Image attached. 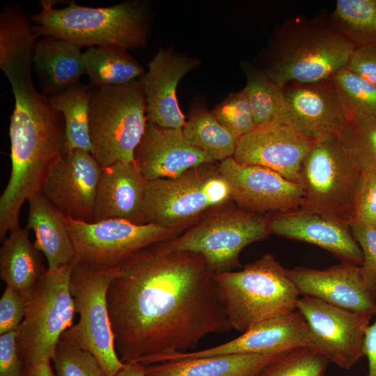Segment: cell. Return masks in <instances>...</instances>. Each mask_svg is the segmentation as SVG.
<instances>
[{
    "label": "cell",
    "mask_w": 376,
    "mask_h": 376,
    "mask_svg": "<svg viewBox=\"0 0 376 376\" xmlns=\"http://www.w3.org/2000/svg\"><path fill=\"white\" fill-rule=\"evenodd\" d=\"M107 291L116 352L124 363L187 352L232 329L214 272L200 254L158 243L119 265Z\"/></svg>",
    "instance_id": "1"
},
{
    "label": "cell",
    "mask_w": 376,
    "mask_h": 376,
    "mask_svg": "<svg viewBox=\"0 0 376 376\" xmlns=\"http://www.w3.org/2000/svg\"><path fill=\"white\" fill-rule=\"evenodd\" d=\"M15 107L10 117L11 173L0 197V239L19 226L23 203L40 191L51 166L63 153L65 121L33 80L11 86Z\"/></svg>",
    "instance_id": "2"
},
{
    "label": "cell",
    "mask_w": 376,
    "mask_h": 376,
    "mask_svg": "<svg viewBox=\"0 0 376 376\" xmlns=\"http://www.w3.org/2000/svg\"><path fill=\"white\" fill-rule=\"evenodd\" d=\"M354 50L329 17H294L279 29L264 72L282 88L318 82L346 68Z\"/></svg>",
    "instance_id": "3"
},
{
    "label": "cell",
    "mask_w": 376,
    "mask_h": 376,
    "mask_svg": "<svg viewBox=\"0 0 376 376\" xmlns=\"http://www.w3.org/2000/svg\"><path fill=\"white\" fill-rule=\"evenodd\" d=\"M40 1L41 10L29 19L37 36H50L77 46H112L125 49L143 46L148 36L147 13L142 3L126 1L108 7H88L70 1Z\"/></svg>",
    "instance_id": "4"
},
{
    "label": "cell",
    "mask_w": 376,
    "mask_h": 376,
    "mask_svg": "<svg viewBox=\"0 0 376 376\" xmlns=\"http://www.w3.org/2000/svg\"><path fill=\"white\" fill-rule=\"evenodd\" d=\"M214 277L230 324L238 331L297 310L300 295L286 269L271 253L240 271L214 273Z\"/></svg>",
    "instance_id": "5"
},
{
    "label": "cell",
    "mask_w": 376,
    "mask_h": 376,
    "mask_svg": "<svg viewBox=\"0 0 376 376\" xmlns=\"http://www.w3.org/2000/svg\"><path fill=\"white\" fill-rule=\"evenodd\" d=\"M230 201L219 164H203L175 178L148 180L145 222L183 231Z\"/></svg>",
    "instance_id": "6"
},
{
    "label": "cell",
    "mask_w": 376,
    "mask_h": 376,
    "mask_svg": "<svg viewBox=\"0 0 376 376\" xmlns=\"http://www.w3.org/2000/svg\"><path fill=\"white\" fill-rule=\"evenodd\" d=\"M147 123L146 100L139 79L95 88L89 111L91 155L102 167L134 161Z\"/></svg>",
    "instance_id": "7"
},
{
    "label": "cell",
    "mask_w": 376,
    "mask_h": 376,
    "mask_svg": "<svg viewBox=\"0 0 376 376\" xmlns=\"http://www.w3.org/2000/svg\"><path fill=\"white\" fill-rule=\"evenodd\" d=\"M75 260L56 270L47 269L24 297L25 314L17 329L24 367L51 362L60 338L73 325L76 311L70 281Z\"/></svg>",
    "instance_id": "8"
},
{
    "label": "cell",
    "mask_w": 376,
    "mask_h": 376,
    "mask_svg": "<svg viewBox=\"0 0 376 376\" xmlns=\"http://www.w3.org/2000/svg\"><path fill=\"white\" fill-rule=\"evenodd\" d=\"M118 272V265L102 267L76 258L70 281L79 320L65 334L97 359L107 376H113L125 366L116 350L107 299Z\"/></svg>",
    "instance_id": "9"
},
{
    "label": "cell",
    "mask_w": 376,
    "mask_h": 376,
    "mask_svg": "<svg viewBox=\"0 0 376 376\" xmlns=\"http://www.w3.org/2000/svg\"><path fill=\"white\" fill-rule=\"evenodd\" d=\"M267 221V217L259 213L225 205L187 232L159 244L167 251L201 255L214 273L230 272L240 266V253L244 247L269 234Z\"/></svg>",
    "instance_id": "10"
},
{
    "label": "cell",
    "mask_w": 376,
    "mask_h": 376,
    "mask_svg": "<svg viewBox=\"0 0 376 376\" xmlns=\"http://www.w3.org/2000/svg\"><path fill=\"white\" fill-rule=\"evenodd\" d=\"M361 171L338 137L314 142L301 166L304 199L301 208L350 224Z\"/></svg>",
    "instance_id": "11"
},
{
    "label": "cell",
    "mask_w": 376,
    "mask_h": 376,
    "mask_svg": "<svg viewBox=\"0 0 376 376\" xmlns=\"http://www.w3.org/2000/svg\"><path fill=\"white\" fill-rule=\"evenodd\" d=\"M66 223L77 260L102 267L118 266L133 253L182 233L161 225L119 219L86 222L66 218Z\"/></svg>",
    "instance_id": "12"
},
{
    "label": "cell",
    "mask_w": 376,
    "mask_h": 376,
    "mask_svg": "<svg viewBox=\"0 0 376 376\" xmlns=\"http://www.w3.org/2000/svg\"><path fill=\"white\" fill-rule=\"evenodd\" d=\"M297 310L308 325L316 350L329 363L349 370L364 356V336L374 315L307 296L299 297Z\"/></svg>",
    "instance_id": "13"
},
{
    "label": "cell",
    "mask_w": 376,
    "mask_h": 376,
    "mask_svg": "<svg viewBox=\"0 0 376 376\" xmlns=\"http://www.w3.org/2000/svg\"><path fill=\"white\" fill-rule=\"evenodd\" d=\"M102 166L91 152H63L49 169L40 192L65 218L92 222Z\"/></svg>",
    "instance_id": "14"
},
{
    "label": "cell",
    "mask_w": 376,
    "mask_h": 376,
    "mask_svg": "<svg viewBox=\"0 0 376 376\" xmlns=\"http://www.w3.org/2000/svg\"><path fill=\"white\" fill-rule=\"evenodd\" d=\"M298 347L316 349L308 325L297 311L260 321L240 336L199 351L175 352L158 357L157 362L173 361L237 354H275Z\"/></svg>",
    "instance_id": "15"
},
{
    "label": "cell",
    "mask_w": 376,
    "mask_h": 376,
    "mask_svg": "<svg viewBox=\"0 0 376 376\" xmlns=\"http://www.w3.org/2000/svg\"><path fill=\"white\" fill-rule=\"evenodd\" d=\"M284 106L276 123L287 124L313 142L338 137L347 121L330 79L283 88Z\"/></svg>",
    "instance_id": "16"
},
{
    "label": "cell",
    "mask_w": 376,
    "mask_h": 376,
    "mask_svg": "<svg viewBox=\"0 0 376 376\" xmlns=\"http://www.w3.org/2000/svg\"><path fill=\"white\" fill-rule=\"evenodd\" d=\"M219 170L229 185L232 201L240 208L256 213H279L302 205V186L269 169L240 164L230 157L219 163Z\"/></svg>",
    "instance_id": "17"
},
{
    "label": "cell",
    "mask_w": 376,
    "mask_h": 376,
    "mask_svg": "<svg viewBox=\"0 0 376 376\" xmlns=\"http://www.w3.org/2000/svg\"><path fill=\"white\" fill-rule=\"evenodd\" d=\"M313 143L291 126L273 123L240 137L233 158L240 164L266 167L300 184L302 163Z\"/></svg>",
    "instance_id": "18"
},
{
    "label": "cell",
    "mask_w": 376,
    "mask_h": 376,
    "mask_svg": "<svg viewBox=\"0 0 376 376\" xmlns=\"http://www.w3.org/2000/svg\"><path fill=\"white\" fill-rule=\"evenodd\" d=\"M269 234L325 249L342 262L361 265L363 254L349 224L317 212L298 208L267 218Z\"/></svg>",
    "instance_id": "19"
},
{
    "label": "cell",
    "mask_w": 376,
    "mask_h": 376,
    "mask_svg": "<svg viewBox=\"0 0 376 376\" xmlns=\"http://www.w3.org/2000/svg\"><path fill=\"white\" fill-rule=\"evenodd\" d=\"M300 295L347 310L375 315L376 298L366 287L360 266L342 262L325 269H286Z\"/></svg>",
    "instance_id": "20"
},
{
    "label": "cell",
    "mask_w": 376,
    "mask_h": 376,
    "mask_svg": "<svg viewBox=\"0 0 376 376\" xmlns=\"http://www.w3.org/2000/svg\"><path fill=\"white\" fill-rule=\"evenodd\" d=\"M134 158L148 181L175 178L191 168L215 162L187 141L182 129L163 127L150 122Z\"/></svg>",
    "instance_id": "21"
},
{
    "label": "cell",
    "mask_w": 376,
    "mask_h": 376,
    "mask_svg": "<svg viewBox=\"0 0 376 376\" xmlns=\"http://www.w3.org/2000/svg\"><path fill=\"white\" fill-rule=\"evenodd\" d=\"M198 65V61L167 49H160L139 79L146 100L148 122L163 127L182 129L186 120L177 99L180 79Z\"/></svg>",
    "instance_id": "22"
},
{
    "label": "cell",
    "mask_w": 376,
    "mask_h": 376,
    "mask_svg": "<svg viewBox=\"0 0 376 376\" xmlns=\"http://www.w3.org/2000/svg\"><path fill=\"white\" fill-rule=\"evenodd\" d=\"M147 182L134 161H118L102 167L93 221L119 219L145 224L143 204Z\"/></svg>",
    "instance_id": "23"
},
{
    "label": "cell",
    "mask_w": 376,
    "mask_h": 376,
    "mask_svg": "<svg viewBox=\"0 0 376 376\" xmlns=\"http://www.w3.org/2000/svg\"><path fill=\"white\" fill-rule=\"evenodd\" d=\"M26 224L35 235L34 246L46 258L48 270H56L73 263L76 253L68 228L66 218L38 191L27 200Z\"/></svg>",
    "instance_id": "24"
},
{
    "label": "cell",
    "mask_w": 376,
    "mask_h": 376,
    "mask_svg": "<svg viewBox=\"0 0 376 376\" xmlns=\"http://www.w3.org/2000/svg\"><path fill=\"white\" fill-rule=\"evenodd\" d=\"M37 37L30 19L17 5L6 6L2 9L0 14V68L10 85L32 79Z\"/></svg>",
    "instance_id": "25"
},
{
    "label": "cell",
    "mask_w": 376,
    "mask_h": 376,
    "mask_svg": "<svg viewBox=\"0 0 376 376\" xmlns=\"http://www.w3.org/2000/svg\"><path fill=\"white\" fill-rule=\"evenodd\" d=\"M81 47L68 40L43 36L33 56L41 93L51 97L80 83L85 70Z\"/></svg>",
    "instance_id": "26"
},
{
    "label": "cell",
    "mask_w": 376,
    "mask_h": 376,
    "mask_svg": "<svg viewBox=\"0 0 376 376\" xmlns=\"http://www.w3.org/2000/svg\"><path fill=\"white\" fill-rule=\"evenodd\" d=\"M282 353L217 355L156 363L145 366L146 375L258 376Z\"/></svg>",
    "instance_id": "27"
},
{
    "label": "cell",
    "mask_w": 376,
    "mask_h": 376,
    "mask_svg": "<svg viewBox=\"0 0 376 376\" xmlns=\"http://www.w3.org/2000/svg\"><path fill=\"white\" fill-rule=\"evenodd\" d=\"M42 258L29 237V230L19 226L11 230L0 249V278L26 296L47 271Z\"/></svg>",
    "instance_id": "28"
},
{
    "label": "cell",
    "mask_w": 376,
    "mask_h": 376,
    "mask_svg": "<svg viewBox=\"0 0 376 376\" xmlns=\"http://www.w3.org/2000/svg\"><path fill=\"white\" fill-rule=\"evenodd\" d=\"M82 59L91 88L127 84L145 73L126 49L117 47H88L82 53Z\"/></svg>",
    "instance_id": "29"
},
{
    "label": "cell",
    "mask_w": 376,
    "mask_h": 376,
    "mask_svg": "<svg viewBox=\"0 0 376 376\" xmlns=\"http://www.w3.org/2000/svg\"><path fill=\"white\" fill-rule=\"evenodd\" d=\"M93 89L79 83L62 93L48 97L65 121L63 152L75 149L92 152L89 133V111Z\"/></svg>",
    "instance_id": "30"
},
{
    "label": "cell",
    "mask_w": 376,
    "mask_h": 376,
    "mask_svg": "<svg viewBox=\"0 0 376 376\" xmlns=\"http://www.w3.org/2000/svg\"><path fill=\"white\" fill-rule=\"evenodd\" d=\"M354 47H376V0H338L329 17Z\"/></svg>",
    "instance_id": "31"
},
{
    "label": "cell",
    "mask_w": 376,
    "mask_h": 376,
    "mask_svg": "<svg viewBox=\"0 0 376 376\" xmlns=\"http://www.w3.org/2000/svg\"><path fill=\"white\" fill-rule=\"evenodd\" d=\"M182 131L189 142L214 162L233 157L239 138L223 126L212 112L198 110L186 121Z\"/></svg>",
    "instance_id": "32"
},
{
    "label": "cell",
    "mask_w": 376,
    "mask_h": 376,
    "mask_svg": "<svg viewBox=\"0 0 376 376\" xmlns=\"http://www.w3.org/2000/svg\"><path fill=\"white\" fill-rule=\"evenodd\" d=\"M331 79L347 120L376 118V85L345 68Z\"/></svg>",
    "instance_id": "33"
},
{
    "label": "cell",
    "mask_w": 376,
    "mask_h": 376,
    "mask_svg": "<svg viewBox=\"0 0 376 376\" xmlns=\"http://www.w3.org/2000/svg\"><path fill=\"white\" fill-rule=\"evenodd\" d=\"M244 88L256 127L276 123L284 106V92L263 71L248 70Z\"/></svg>",
    "instance_id": "34"
},
{
    "label": "cell",
    "mask_w": 376,
    "mask_h": 376,
    "mask_svg": "<svg viewBox=\"0 0 376 376\" xmlns=\"http://www.w3.org/2000/svg\"><path fill=\"white\" fill-rule=\"evenodd\" d=\"M338 138L361 169L376 170V118L347 120Z\"/></svg>",
    "instance_id": "35"
},
{
    "label": "cell",
    "mask_w": 376,
    "mask_h": 376,
    "mask_svg": "<svg viewBox=\"0 0 376 376\" xmlns=\"http://www.w3.org/2000/svg\"><path fill=\"white\" fill-rule=\"evenodd\" d=\"M329 361L312 347H298L283 352L258 376H325Z\"/></svg>",
    "instance_id": "36"
},
{
    "label": "cell",
    "mask_w": 376,
    "mask_h": 376,
    "mask_svg": "<svg viewBox=\"0 0 376 376\" xmlns=\"http://www.w3.org/2000/svg\"><path fill=\"white\" fill-rule=\"evenodd\" d=\"M52 361L55 376H107L97 359L65 332L57 344Z\"/></svg>",
    "instance_id": "37"
},
{
    "label": "cell",
    "mask_w": 376,
    "mask_h": 376,
    "mask_svg": "<svg viewBox=\"0 0 376 376\" xmlns=\"http://www.w3.org/2000/svg\"><path fill=\"white\" fill-rule=\"evenodd\" d=\"M212 112L223 126L238 138L256 128L244 89L230 94Z\"/></svg>",
    "instance_id": "38"
},
{
    "label": "cell",
    "mask_w": 376,
    "mask_h": 376,
    "mask_svg": "<svg viewBox=\"0 0 376 376\" xmlns=\"http://www.w3.org/2000/svg\"><path fill=\"white\" fill-rule=\"evenodd\" d=\"M352 222L376 228V170L375 169H362L354 198Z\"/></svg>",
    "instance_id": "39"
},
{
    "label": "cell",
    "mask_w": 376,
    "mask_h": 376,
    "mask_svg": "<svg viewBox=\"0 0 376 376\" xmlns=\"http://www.w3.org/2000/svg\"><path fill=\"white\" fill-rule=\"evenodd\" d=\"M352 233L363 254L360 265L364 284L376 298V228L352 222Z\"/></svg>",
    "instance_id": "40"
},
{
    "label": "cell",
    "mask_w": 376,
    "mask_h": 376,
    "mask_svg": "<svg viewBox=\"0 0 376 376\" xmlns=\"http://www.w3.org/2000/svg\"><path fill=\"white\" fill-rule=\"evenodd\" d=\"M25 298L6 286L0 299V334L17 329L25 314Z\"/></svg>",
    "instance_id": "41"
},
{
    "label": "cell",
    "mask_w": 376,
    "mask_h": 376,
    "mask_svg": "<svg viewBox=\"0 0 376 376\" xmlns=\"http://www.w3.org/2000/svg\"><path fill=\"white\" fill-rule=\"evenodd\" d=\"M23 368L17 329L0 334V376H20Z\"/></svg>",
    "instance_id": "42"
},
{
    "label": "cell",
    "mask_w": 376,
    "mask_h": 376,
    "mask_svg": "<svg viewBox=\"0 0 376 376\" xmlns=\"http://www.w3.org/2000/svg\"><path fill=\"white\" fill-rule=\"evenodd\" d=\"M346 68L376 85V47L354 49Z\"/></svg>",
    "instance_id": "43"
},
{
    "label": "cell",
    "mask_w": 376,
    "mask_h": 376,
    "mask_svg": "<svg viewBox=\"0 0 376 376\" xmlns=\"http://www.w3.org/2000/svg\"><path fill=\"white\" fill-rule=\"evenodd\" d=\"M374 321L366 329L363 340L364 356L368 363L366 376H376V312Z\"/></svg>",
    "instance_id": "44"
},
{
    "label": "cell",
    "mask_w": 376,
    "mask_h": 376,
    "mask_svg": "<svg viewBox=\"0 0 376 376\" xmlns=\"http://www.w3.org/2000/svg\"><path fill=\"white\" fill-rule=\"evenodd\" d=\"M20 376H55L50 361L24 366Z\"/></svg>",
    "instance_id": "45"
},
{
    "label": "cell",
    "mask_w": 376,
    "mask_h": 376,
    "mask_svg": "<svg viewBox=\"0 0 376 376\" xmlns=\"http://www.w3.org/2000/svg\"><path fill=\"white\" fill-rule=\"evenodd\" d=\"M113 376H146L145 365L136 361L126 363L125 367Z\"/></svg>",
    "instance_id": "46"
},
{
    "label": "cell",
    "mask_w": 376,
    "mask_h": 376,
    "mask_svg": "<svg viewBox=\"0 0 376 376\" xmlns=\"http://www.w3.org/2000/svg\"></svg>",
    "instance_id": "47"
}]
</instances>
